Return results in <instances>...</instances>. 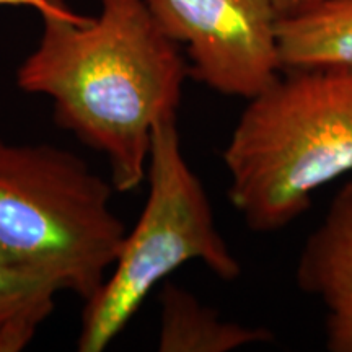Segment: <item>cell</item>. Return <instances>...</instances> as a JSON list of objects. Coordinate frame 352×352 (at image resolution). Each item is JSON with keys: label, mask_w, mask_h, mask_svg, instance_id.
<instances>
[{"label": "cell", "mask_w": 352, "mask_h": 352, "mask_svg": "<svg viewBox=\"0 0 352 352\" xmlns=\"http://www.w3.org/2000/svg\"><path fill=\"white\" fill-rule=\"evenodd\" d=\"M41 20L16 87L50 98L57 126L107 157L114 189L134 191L147 178L153 131L182 103V47L145 0H100L98 15L83 23Z\"/></svg>", "instance_id": "1"}, {"label": "cell", "mask_w": 352, "mask_h": 352, "mask_svg": "<svg viewBox=\"0 0 352 352\" xmlns=\"http://www.w3.org/2000/svg\"><path fill=\"white\" fill-rule=\"evenodd\" d=\"M250 230L279 232L352 171V70L285 69L248 100L222 153Z\"/></svg>", "instance_id": "2"}, {"label": "cell", "mask_w": 352, "mask_h": 352, "mask_svg": "<svg viewBox=\"0 0 352 352\" xmlns=\"http://www.w3.org/2000/svg\"><path fill=\"white\" fill-rule=\"evenodd\" d=\"M113 191L67 148L0 139V261L90 300L127 233Z\"/></svg>", "instance_id": "3"}, {"label": "cell", "mask_w": 352, "mask_h": 352, "mask_svg": "<svg viewBox=\"0 0 352 352\" xmlns=\"http://www.w3.org/2000/svg\"><path fill=\"white\" fill-rule=\"evenodd\" d=\"M148 195L138 222L126 233L111 271L83 302L78 352H103L131 323L158 284L189 261H201L233 283L241 264L215 223L212 204L182 147L176 116L153 131Z\"/></svg>", "instance_id": "4"}, {"label": "cell", "mask_w": 352, "mask_h": 352, "mask_svg": "<svg viewBox=\"0 0 352 352\" xmlns=\"http://www.w3.org/2000/svg\"><path fill=\"white\" fill-rule=\"evenodd\" d=\"M160 28L184 47L189 77L250 100L283 72L272 0H145Z\"/></svg>", "instance_id": "5"}, {"label": "cell", "mask_w": 352, "mask_h": 352, "mask_svg": "<svg viewBox=\"0 0 352 352\" xmlns=\"http://www.w3.org/2000/svg\"><path fill=\"white\" fill-rule=\"evenodd\" d=\"M296 283L323 308L327 351L352 352V182L333 197L305 240Z\"/></svg>", "instance_id": "6"}, {"label": "cell", "mask_w": 352, "mask_h": 352, "mask_svg": "<svg viewBox=\"0 0 352 352\" xmlns=\"http://www.w3.org/2000/svg\"><path fill=\"white\" fill-rule=\"evenodd\" d=\"M274 340L276 334L264 327L223 320L182 285L165 283L160 290V352H230Z\"/></svg>", "instance_id": "7"}, {"label": "cell", "mask_w": 352, "mask_h": 352, "mask_svg": "<svg viewBox=\"0 0 352 352\" xmlns=\"http://www.w3.org/2000/svg\"><path fill=\"white\" fill-rule=\"evenodd\" d=\"M283 69L352 70V0H323L279 19Z\"/></svg>", "instance_id": "8"}, {"label": "cell", "mask_w": 352, "mask_h": 352, "mask_svg": "<svg viewBox=\"0 0 352 352\" xmlns=\"http://www.w3.org/2000/svg\"><path fill=\"white\" fill-rule=\"evenodd\" d=\"M59 290L0 261V352L25 351L56 308Z\"/></svg>", "instance_id": "9"}, {"label": "cell", "mask_w": 352, "mask_h": 352, "mask_svg": "<svg viewBox=\"0 0 352 352\" xmlns=\"http://www.w3.org/2000/svg\"><path fill=\"white\" fill-rule=\"evenodd\" d=\"M0 7H28L41 15V19H60L83 23L90 16L80 15L65 6L64 0H0Z\"/></svg>", "instance_id": "10"}, {"label": "cell", "mask_w": 352, "mask_h": 352, "mask_svg": "<svg viewBox=\"0 0 352 352\" xmlns=\"http://www.w3.org/2000/svg\"><path fill=\"white\" fill-rule=\"evenodd\" d=\"M318 2H323V0H272V3H274L279 16L298 12V10H302V8L315 6V3H318Z\"/></svg>", "instance_id": "11"}]
</instances>
